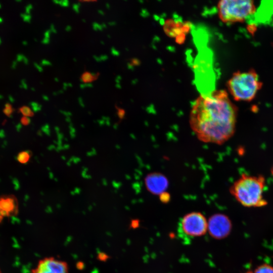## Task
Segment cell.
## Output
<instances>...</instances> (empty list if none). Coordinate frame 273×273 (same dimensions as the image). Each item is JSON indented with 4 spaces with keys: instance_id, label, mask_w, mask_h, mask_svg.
I'll use <instances>...</instances> for the list:
<instances>
[{
    "instance_id": "1",
    "label": "cell",
    "mask_w": 273,
    "mask_h": 273,
    "mask_svg": "<svg viewBox=\"0 0 273 273\" xmlns=\"http://www.w3.org/2000/svg\"><path fill=\"white\" fill-rule=\"evenodd\" d=\"M238 111L226 91L213 90L193 103L190 125L201 142L221 145L235 134Z\"/></svg>"
},
{
    "instance_id": "2",
    "label": "cell",
    "mask_w": 273,
    "mask_h": 273,
    "mask_svg": "<svg viewBox=\"0 0 273 273\" xmlns=\"http://www.w3.org/2000/svg\"><path fill=\"white\" fill-rule=\"evenodd\" d=\"M265 186L266 180L263 175L243 173L230 187L229 191L244 207H262L268 204L263 196Z\"/></svg>"
},
{
    "instance_id": "3",
    "label": "cell",
    "mask_w": 273,
    "mask_h": 273,
    "mask_svg": "<svg viewBox=\"0 0 273 273\" xmlns=\"http://www.w3.org/2000/svg\"><path fill=\"white\" fill-rule=\"evenodd\" d=\"M263 83L254 69L237 71L227 82L228 92L234 100L249 102L253 100Z\"/></svg>"
},
{
    "instance_id": "4",
    "label": "cell",
    "mask_w": 273,
    "mask_h": 273,
    "mask_svg": "<svg viewBox=\"0 0 273 273\" xmlns=\"http://www.w3.org/2000/svg\"><path fill=\"white\" fill-rule=\"evenodd\" d=\"M217 8L220 20L228 24L244 22L256 9L254 1L250 0H221Z\"/></svg>"
},
{
    "instance_id": "5",
    "label": "cell",
    "mask_w": 273,
    "mask_h": 273,
    "mask_svg": "<svg viewBox=\"0 0 273 273\" xmlns=\"http://www.w3.org/2000/svg\"><path fill=\"white\" fill-rule=\"evenodd\" d=\"M179 227L181 233L187 237H200L207 230V221L201 213L193 212L183 217Z\"/></svg>"
},
{
    "instance_id": "6",
    "label": "cell",
    "mask_w": 273,
    "mask_h": 273,
    "mask_svg": "<svg viewBox=\"0 0 273 273\" xmlns=\"http://www.w3.org/2000/svg\"><path fill=\"white\" fill-rule=\"evenodd\" d=\"M232 223L230 218L221 213L212 215L207 222V230L214 239H222L226 238L232 230Z\"/></svg>"
},
{
    "instance_id": "7",
    "label": "cell",
    "mask_w": 273,
    "mask_h": 273,
    "mask_svg": "<svg viewBox=\"0 0 273 273\" xmlns=\"http://www.w3.org/2000/svg\"><path fill=\"white\" fill-rule=\"evenodd\" d=\"M31 273H68V265L64 261L48 257L39 260Z\"/></svg>"
},
{
    "instance_id": "8",
    "label": "cell",
    "mask_w": 273,
    "mask_h": 273,
    "mask_svg": "<svg viewBox=\"0 0 273 273\" xmlns=\"http://www.w3.org/2000/svg\"><path fill=\"white\" fill-rule=\"evenodd\" d=\"M145 185L152 194H162L167 188L168 180L163 174L153 173L146 177Z\"/></svg>"
},
{
    "instance_id": "9",
    "label": "cell",
    "mask_w": 273,
    "mask_h": 273,
    "mask_svg": "<svg viewBox=\"0 0 273 273\" xmlns=\"http://www.w3.org/2000/svg\"><path fill=\"white\" fill-rule=\"evenodd\" d=\"M164 28L168 35L174 37L177 41L184 40L185 33L188 32L189 25L173 20H168L164 24Z\"/></svg>"
},
{
    "instance_id": "10",
    "label": "cell",
    "mask_w": 273,
    "mask_h": 273,
    "mask_svg": "<svg viewBox=\"0 0 273 273\" xmlns=\"http://www.w3.org/2000/svg\"><path fill=\"white\" fill-rule=\"evenodd\" d=\"M18 202L13 195L0 196V215L4 216H14L18 213Z\"/></svg>"
},
{
    "instance_id": "11",
    "label": "cell",
    "mask_w": 273,
    "mask_h": 273,
    "mask_svg": "<svg viewBox=\"0 0 273 273\" xmlns=\"http://www.w3.org/2000/svg\"><path fill=\"white\" fill-rule=\"evenodd\" d=\"M97 77V74L96 73L86 71L81 75L80 81L82 83H91Z\"/></svg>"
},
{
    "instance_id": "12",
    "label": "cell",
    "mask_w": 273,
    "mask_h": 273,
    "mask_svg": "<svg viewBox=\"0 0 273 273\" xmlns=\"http://www.w3.org/2000/svg\"><path fill=\"white\" fill-rule=\"evenodd\" d=\"M254 273H273V266L267 263L258 266L253 271Z\"/></svg>"
},
{
    "instance_id": "13",
    "label": "cell",
    "mask_w": 273,
    "mask_h": 273,
    "mask_svg": "<svg viewBox=\"0 0 273 273\" xmlns=\"http://www.w3.org/2000/svg\"><path fill=\"white\" fill-rule=\"evenodd\" d=\"M30 157V153L27 151H24L18 154L17 159L19 162L25 164L29 161Z\"/></svg>"
},
{
    "instance_id": "14",
    "label": "cell",
    "mask_w": 273,
    "mask_h": 273,
    "mask_svg": "<svg viewBox=\"0 0 273 273\" xmlns=\"http://www.w3.org/2000/svg\"><path fill=\"white\" fill-rule=\"evenodd\" d=\"M19 111L25 117H29L34 115L33 111L28 106H22L19 109Z\"/></svg>"
},
{
    "instance_id": "15",
    "label": "cell",
    "mask_w": 273,
    "mask_h": 273,
    "mask_svg": "<svg viewBox=\"0 0 273 273\" xmlns=\"http://www.w3.org/2000/svg\"><path fill=\"white\" fill-rule=\"evenodd\" d=\"M53 2L56 5H59L63 7H68L69 6V2L68 0H53Z\"/></svg>"
},
{
    "instance_id": "16",
    "label": "cell",
    "mask_w": 273,
    "mask_h": 273,
    "mask_svg": "<svg viewBox=\"0 0 273 273\" xmlns=\"http://www.w3.org/2000/svg\"><path fill=\"white\" fill-rule=\"evenodd\" d=\"M33 111L37 112L40 111L41 109V105L35 102L30 103Z\"/></svg>"
},
{
    "instance_id": "17",
    "label": "cell",
    "mask_w": 273,
    "mask_h": 273,
    "mask_svg": "<svg viewBox=\"0 0 273 273\" xmlns=\"http://www.w3.org/2000/svg\"><path fill=\"white\" fill-rule=\"evenodd\" d=\"M20 16L23 19L24 22L30 23L31 19V16L30 14H27L26 13H21Z\"/></svg>"
},
{
    "instance_id": "18",
    "label": "cell",
    "mask_w": 273,
    "mask_h": 273,
    "mask_svg": "<svg viewBox=\"0 0 273 273\" xmlns=\"http://www.w3.org/2000/svg\"><path fill=\"white\" fill-rule=\"evenodd\" d=\"M93 28L95 31H103V28L101 24H99L97 22H94L92 24Z\"/></svg>"
},
{
    "instance_id": "19",
    "label": "cell",
    "mask_w": 273,
    "mask_h": 273,
    "mask_svg": "<svg viewBox=\"0 0 273 273\" xmlns=\"http://www.w3.org/2000/svg\"><path fill=\"white\" fill-rule=\"evenodd\" d=\"M30 119L28 117L23 116L21 119V122L24 125H27L30 123Z\"/></svg>"
},
{
    "instance_id": "20",
    "label": "cell",
    "mask_w": 273,
    "mask_h": 273,
    "mask_svg": "<svg viewBox=\"0 0 273 273\" xmlns=\"http://www.w3.org/2000/svg\"><path fill=\"white\" fill-rule=\"evenodd\" d=\"M80 7V3H74L72 5V9H73V10L77 14H78L79 13Z\"/></svg>"
},
{
    "instance_id": "21",
    "label": "cell",
    "mask_w": 273,
    "mask_h": 273,
    "mask_svg": "<svg viewBox=\"0 0 273 273\" xmlns=\"http://www.w3.org/2000/svg\"><path fill=\"white\" fill-rule=\"evenodd\" d=\"M79 87L81 89H83L86 87H93V84L92 83H82L80 84Z\"/></svg>"
},
{
    "instance_id": "22",
    "label": "cell",
    "mask_w": 273,
    "mask_h": 273,
    "mask_svg": "<svg viewBox=\"0 0 273 273\" xmlns=\"http://www.w3.org/2000/svg\"><path fill=\"white\" fill-rule=\"evenodd\" d=\"M4 113L8 116H10L11 114L12 113L13 110L12 108V107L9 108H5V109L3 110Z\"/></svg>"
},
{
    "instance_id": "23",
    "label": "cell",
    "mask_w": 273,
    "mask_h": 273,
    "mask_svg": "<svg viewBox=\"0 0 273 273\" xmlns=\"http://www.w3.org/2000/svg\"><path fill=\"white\" fill-rule=\"evenodd\" d=\"M40 65L43 66H52V63L48 60L42 59L40 62Z\"/></svg>"
},
{
    "instance_id": "24",
    "label": "cell",
    "mask_w": 273,
    "mask_h": 273,
    "mask_svg": "<svg viewBox=\"0 0 273 273\" xmlns=\"http://www.w3.org/2000/svg\"><path fill=\"white\" fill-rule=\"evenodd\" d=\"M20 87L21 88H24L27 89L28 88L27 84L26 83V80L25 79H23L21 80V84L20 85Z\"/></svg>"
},
{
    "instance_id": "25",
    "label": "cell",
    "mask_w": 273,
    "mask_h": 273,
    "mask_svg": "<svg viewBox=\"0 0 273 273\" xmlns=\"http://www.w3.org/2000/svg\"><path fill=\"white\" fill-rule=\"evenodd\" d=\"M111 54L114 56H118L120 54L119 52L113 47L111 48Z\"/></svg>"
},
{
    "instance_id": "26",
    "label": "cell",
    "mask_w": 273,
    "mask_h": 273,
    "mask_svg": "<svg viewBox=\"0 0 273 273\" xmlns=\"http://www.w3.org/2000/svg\"><path fill=\"white\" fill-rule=\"evenodd\" d=\"M33 6L31 4L27 5L25 7V13L30 14L31 10L32 9Z\"/></svg>"
},
{
    "instance_id": "27",
    "label": "cell",
    "mask_w": 273,
    "mask_h": 273,
    "mask_svg": "<svg viewBox=\"0 0 273 273\" xmlns=\"http://www.w3.org/2000/svg\"><path fill=\"white\" fill-rule=\"evenodd\" d=\"M99 62L105 61L108 59V56L107 55H101L99 56Z\"/></svg>"
},
{
    "instance_id": "28",
    "label": "cell",
    "mask_w": 273,
    "mask_h": 273,
    "mask_svg": "<svg viewBox=\"0 0 273 273\" xmlns=\"http://www.w3.org/2000/svg\"><path fill=\"white\" fill-rule=\"evenodd\" d=\"M33 64H34V67L39 72H42L43 71V68L40 65L35 62Z\"/></svg>"
},
{
    "instance_id": "29",
    "label": "cell",
    "mask_w": 273,
    "mask_h": 273,
    "mask_svg": "<svg viewBox=\"0 0 273 273\" xmlns=\"http://www.w3.org/2000/svg\"><path fill=\"white\" fill-rule=\"evenodd\" d=\"M68 87H72V84L70 82H64L63 83V89L66 90Z\"/></svg>"
},
{
    "instance_id": "30",
    "label": "cell",
    "mask_w": 273,
    "mask_h": 273,
    "mask_svg": "<svg viewBox=\"0 0 273 273\" xmlns=\"http://www.w3.org/2000/svg\"><path fill=\"white\" fill-rule=\"evenodd\" d=\"M25 57V56H24V55H22V54H18V55H17V57H16V61H17V62H21V61H23Z\"/></svg>"
},
{
    "instance_id": "31",
    "label": "cell",
    "mask_w": 273,
    "mask_h": 273,
    "mask_svg": "<svg viewBox=\"0 0 273 273\" xmlns=\"http://www.w3.org/2000/svg\"><path fill=\"white\" fill-rule=\"evenodd\" d=\"M51 31L50 29L47 30L44 33V37L47 38H50Z\"/></svg>"
},
{
    "instance_id": "32",
    "label": "cell",
    "mask_w": 273,
    "mask_h": 273,
    "mask_svg": "<svg viewBox=\"0 0 273 273\" xmlns=\"http://www.w3.org/2000/svg\"><path fill=\"white\" fill-rule=\"evenodd\" d=\"M117 114L120 118H122L124 114L123 110L121 109H118Z\"/></svg>"
},
{
    "instance_id": "33",
    "label": "cell",
    "mask_w": 273,
    "mask_h": 273,
    "mask_svg": "<svg viewBox=\"0 0 273 273\" xmlns=\"http://www.w3.org/2000/svg\"><path fill=\"white\" fill-rule=\"evenodd\" d=\"M50 30H51V32L53 33H57V31L56 30V29L55 28V25L53 24H51L50 25Z\"/></svg>"
},
{
    "instance_id": "34",
    "label": "cell",
    "mask_w": 273,
    "mask_h": 273,
    "mask_svg": "<svg viewBox=\"0 0 273 273\" xmlns=\"http://www.w3.org/2000/svg\"><path fill=\"white\" fill-rule=\"evenodd\" d=\"M50 42V39L44 37L42 40L41 43L43 44H48Z\"/></svg>"
},
{
    "instance_id": "35",
    "label": "cell",
    "mask_w": 273,
    "mask_h": 273,
    "mask_svg": "<svg viewBox=\"0 0 273 273\" xmlns=\"http://www.w3.org/2000/svg\"><path fill=\"white\" fill-rule=\"evenodd\" d=\"M78 101L80 106L82 107H84V104L83 103V100L82 98L80 97H78Z\"/></svg>"
},
{
    "instance_id": "36",
    "label": "cell",
    "mask_w": 273,
    "mask_h": 273,
    "mask_svg": "<svg viewBox=\"0 0 273 273\" xmlns=\"http://www.w3.org/2000/svg\"><path fill=\"white\" fill-rule=\"evenodd\" d=\"M60 112L63 114V115L67 116V117H69V116H71L72 115L71 113L70 112H68V111H63V110H60Z\"/></svg>"
},
{
    "instance_id": "37",
    "label": "cell",
    "mask_w": 273,
    "mask_h": 273,
    "mask_svg": "<svg viewBox=\"0 0 273 273\" xmlns=\"http://www.w3.org/2000/svg\"><path fill=\"white\" fill-rule=\"evenodd\" d=\"M99 258L100 260H104L105 259H106L107 255L102 253V254H100L99 255Z\"/></svg>"
},
{
    "instance_id": "38",
    "label": "cell",
    "mask_w": 273,
    "mask_h": 273,
    "mask_svg": "<svg viewBox=\"0 0 273 273\" xmlns=\"http://www.w3.org/2000/svg\"><path fill=\"white\" fill-rule=\"evenodd\" d=\"M65 31L67 32H69L72 30V27L70 25H67L65 27Z\"/></svg>"
},
{
    "instance_id": "39",
    "label": "cell",
    "mask_w": 273,
    "mask_h": 273,
    "mask_svg": "<svg viewBox=\"0 0 273 273\" xmlns=\"http://www.w3.org/2000/svg\"><path fill=\"white\" fill-rule=\"evenodd\" d=\"M17 64V61H14L12 63V68L13 69H15Z\"/></svg>"
},
{
    "instance_id": "40",
    "label": "cell",
    "mask_w": 273,
    "mask_h": 273,
    "mask_svg": "<svg viewBox=\"0 0 273 273\" xmlns=\"http://www.w3.org/2000/svg\"><path fill=\"white\" fill-rule=\"evenodd\" d=\"M42 99L46 101H49V98L48 96L47 95H43L42 96Z\"/></svg>"
},
{
    "instance_id": "41",
    "label": "cell",
    "mask_w": 273,
    "mask_h": 273,
    "mask_svg": "<svg viewBox=\"0 0 273 273\" xmlns=\"http://www.w3.org/2000/svg\"><path fill=\"white\" fill-rule=\"evenodd\" d=\"M23 62H24V63L25 64V65H27L28 64V60L27 59V58H26V57H24V60L23 61Z\"/></svg>"
},
{
    "instance_id": "42",
    "label": "cell",
    "mask_w": 273,
    "mask_h": 273,
    "mask_svg": "<svg viewBox=\"0 0 273 273\" xmlns=\"http://www.w3.org/2000/svg\"><path fill=\"white\" fill-rule=\"evenodd\" d=\"M109 26H114L116 25V22L114 21H110L108 23Z\"/></svg>"
},
{
    "instance_id": "43",
    "label": "cell",
    "mask_w": 273,
    "mask_h": 273,
    "mask_svg": "<svg viewBox=\"0 0 273 273\" xmlns=\"http://www.w3.org/2000/svg\"><path fill=\"white\" fill-rule=\"evenodd\" d=\"M98 12L99 14H100L102 16H104L105 15V13L103 11L101 10H98Z\"/></svg>"
},
{
    "instance_id": "44",
    "label": "cell",
    "mask_w": 273,
    "mask_h": 273,
    "mask_svg": "<svg viewBox=\"0 0 273 273\" xmlns=\"http://www.w3.org/2000/svg\"><path fill=\"white\" fill-rule=\"evenodd\" d=\"M101 25H102V26L103 28V29L107 28V26L105 23H103Z\"/></svg>"
},
{
    "instance_id": "45",
    "label": "cell",
    "mask_w": 273,
    "mask_h": 273,
    "mask_svg": "<svg viewBox=\"0 0 273 273\" xmlns=\"http://www.w3.org/2000/svg\"><path fill=\"white\" fill-rule=\"evenodd\" d=\"M106 7L107 9L109 10L110 9V5L108 3H107L106 4Z\"/></svg>"
},
{
    "instance_id": "46",
    "label": "cell",
    "mask_w": 273,
    "mask_h": 273,
    "mask_svg": "<svg viewBox=\"0 0 273 273\" xmlns=\"http://www.w3.org/2000/svg\"><path fill=\"white\" fill-rule=\"evenodd\" d=\"M64 90L62 89H60V90H58V91H57V92H58V94H59H59H63V93H64Z\"/></svg>"
},
{
    "instance_id": "47",
    "label": "cell",
    "mask_w": 273,
    "mask_h": 273,
    "mask_svg": "<svg viewBox=\"0 0 273 273\" xmlns=\"http://www.w3.org/2000/svg\"><path fill=\"white\" fill-rule=\"evenodd\" d=\"M270 173L272 176H273V164L270 168Z\"/></svg>"
},
{
    "instance_id": "48",
    "label": "cell",
    "mask_w": 273,
    "mask_h": 273,
    "mask_svg": "<svg viewBox=\"0 0 273 273\" xmlns=\"http://www.w3.org/2000/svg\"><path fill=\"white\" fill-rule=\"evenodd\" d=\"M22 44L24 45V46H27V44H28V42L26 40H24L22 41Z\"/></svg>"
},
{
    "instance_id": "49",
    "label": "cell",
    "mask_w": 273,
    "mask_h": 273,
    "mask_svg": "<svg viewBox=\"0 0 273 273\" xmlns=\"http://www.w3.org/2000/svg\"><path fill=\"white\" fill-rule=\"evenodd\" d=\"M9 98L11 102H13L14 101V99L11 96H9Z\"/></svg>"
},
{
    "instance_id": "50",
    "label": "cell",
    "mask_w": 273,
    "mask_h": 273,
    "mask_svg": "<svg viewBox=\"0 0 273 273\" xmlns=\"http://www.w3.org/2000/svg\"><path fill=\"white\" fill-rule=\"evenodd\" d=\"M53 95L54 96H56L58 95L59 94H58V92H54L53 93Z\"/></svg>"
},
{
    "instance_id": "51",
    "label": "cell",
    "mask_w": 273,
    "mask_h": 273,
    "mask_svg": "<svg viewBox=\"0 0 273 273\" xmlns=\"http://www.w3.org/2000/svg\"><path fill=\"white\" fill-rule=\"evenodd\" d=\"M115 86L118 88H121V86L119 83H116Z\"/></svg>"
},
{
    "instance_id": "52",
    "label": "cell",
    "mask_w": 273,
    "mask_h": 273,
    "mask_svg": "<svg viewBox=\"0 0 273 273\" xmlns=\"http://www.w3.org/2000/svg\"><path fill=\"white\" fill-rule=\"evenodd\" d=\"M54 80L57 82L59 81V78L58 77H55L54 78Z\"/></svg>"
},
{
    "instance_id": "53",
    "label": "cell",
    "mask_w": 273,
    "mask_h": 273,
    "mask_svg": "<svg viewBox=\"0 0 273 273\" xmlns=\"http://www.w3.org/2000/svg\"><path fill=\"white\" fill-rule=\"evenodd\" d=\"M116 79L120 81V80L121 79V77H120V76L118 75V76H117L116 77Z\"/></svg>"
},
{
    "instance_id": "54",
    "label": "cell",
    "mask_w": 273,
    "mask_h": 273,
    "mask_svg": "<svg viewBox=\"0 0 273 273\" xmlns=\"http://www.w3.org/2000/svg\"><path fill=\"white\" fill-rule=\"evenodd\" d=\"M245 273H254V272H253V271L248 270V271H246Z\"/></svg>"
},
{
    "instance_id": "55",
    "label": "cell",
    "mask_w": 273,
    "mask_h": 273,
    "mask_svg": "<svg viewBox=\"0 0 273 273\" xmlns=\"http://www.w3.org/2000/svg\"><path fill=\"white\" fill-rule=\"evenodd\" d=\"M107 37L109 38H111V35H110V34H107Z\"/></svg>"
},
{
    "instance_id": "56",
    "label": "cell",
    "mask_w": 273,
    "mask_h": 273,
    "mask_svg": "<svg viewBox=\"0 0 273 273\" xmlns=\"http://www.w3.org/2000/svg\"><path fill=\"white\" fill-rule=\"evenodd\" d=\"M101 43L102 45H104V44H105V42H104L103 40H101Z\"/></svg>"
},
{
    "instance_id": "57",
    "label": "cell",
    "mask_w": 273,
    "mask_h": 273,
    "mask_svg": "<svg viewBox=\"0 0 273 273\" xmlns=\"http://www.w3.org/2000/svg\"><path fill=\"white\" fill-rule=\"evenodd\" d=\"M31 90L32 91H33V92H34V91L35 90V88H34V87H31Z\"/></svg>"
},
{
    "instance_id": "58",
    "label": "cell",
    "mask_w": 273,
    "mask_h": 273,
    "mask_svg": "<svg viewBox=\"0 0 273 273\" xmlns=\"http://www.w3.org/2000/svg\"><path fill=\"white\" fill-rule=\"evenodd\" d=\"M3 18H2L1 17H0V23H1L2 22H3Z\"/></svg>"
},
{
    "instance_id": "59",
    "label": "cell",
    "mask_w": 273,
    "mask_h": 273,
    "mask_svg": "<svg viewBox=\"0 0 273 273\" xmlns=\"http://www.w3.org/2000/svg\"><path fill=\"white\" fill-rule=\"evenodd\" d=\"M82 21L84 23H85V22H86L85 20L84 19H82Z\"/></svg>"
},
{
    "instance_id": "60",
    "label": "cell",
    "mask_w": 273,
    "mask_h": 273,
    "mask_svg": "<svg viewBox=\"0 0 273 273\" xmlns=\"http://www.w3.org/2000/svg\"><path fill=\"white\" fill-rule=\"evenodd\" d=\"M73 61H74V62H76V59L75 58H73Z\"/></svg>"
},
{
    "instance_id": "61",
    "label": "cell",
    "mask_w": 273,
    "mask_h": 273,
    "mask_svg": "<svg viewBox=\"0 0 273 273\" xmlns=\"http://www.w3.org/2000/svg\"><path fill=\"white\" fill-rule=\"evenodd\" d=\"M1 43H2V39H1V38L0 37V44H1Z\"/></svg>"
},
{
    "instance_id": "62",
    "label": "cell",
    "mask_w": 273,
    "mask_h": 273,
    "mask_svg": "<svg viewBox=\"0 0 273 273\" xmlns=\"http://www.w3.org/2000/svg\"><path fill=\"white\" fill-rule=\"evenodd\" d=\"M3 98V96L2 95H0V99L2 98Z\"/></svg>"
},
{
    "instance_id": "63",
    "label": "cell",
    "mask_w": 273,
    "mask_h": 273,
    "mask_svg": "<svg viewBox=\"0 0 273 273\" xmlns=\"http://www.w3.org/2000/svg\"><path fill=\"white\" fill-rule=\"evenodd\" d=\"M16 1L19 2H21V0H19V1H18V0H17Z\"/></svg>"
},
{
    "instance_id": "64",
    "label": "cell",
    "mask_w": 273,
    "mask_h": 273,
    "mask_svg": "<svg viewBox=\"0 0 273 273\" xmlns=\"http://www.w3.org/2000/svg\"><path fill=\"white\" fill-rule=\"evenodd\" d=\"M1 7H2V6H1V4H0V8H1Z\"/></svg>"
}]
</instances>
